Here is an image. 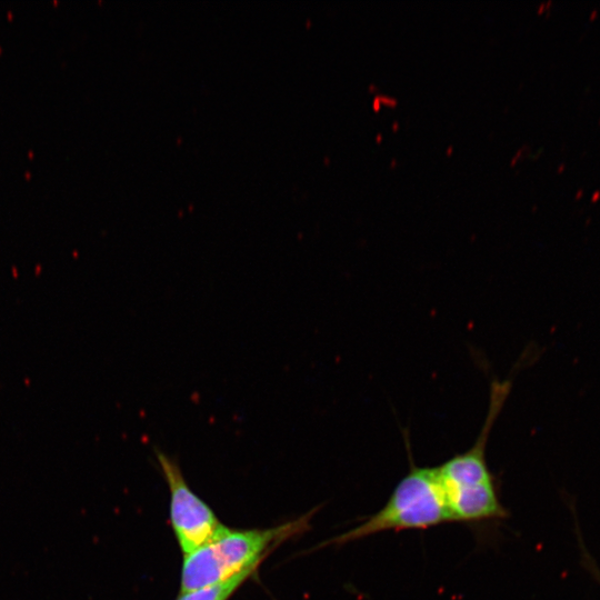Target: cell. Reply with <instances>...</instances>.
I'll list each match as a JSON object with an SVG mask.
<instances>
[{
    "label": "cell",
    "instance_id": "cell-1",
    "mask_svg": "<svg viewBox=\"0 0 600 600\" xmlns=\"http://www.w3.org/2000/svg\"><path fill=\"white\" fill-rule=\"evenodd\" d=\"M509 392V381H492L488 414L476 442L436 467L450 521L474 522L506 516L486 460V447Z\"/></svg>",
    "mask_w": 600,
    "mask_h": 600
},
{
    "label": "cell",
    "instance_id": "cell-2",
    "mask_svg": "<svg viewBox=\"0 0 600 600\" xmlns=\"http://www.w3.org/2000/svg\"><path fill=\"white\" fill-rule=\"evenodd\" d=\"M312 512L268 529L226 528L217 538L184 554L180 593L223 582L260 562L283 541L309 527Z\"/></svg>",
    "mask_w": 600,
    "mask_h": 600
},
{
    "label": "cell",
    "instance_id": "cell-3",
    "mask_svg": "<svg viewBox=\"0 0 600 600\" xmlns=\"http://www.w3.org/2000/svg\"><path fill=\"white\" fill-rule=\"evenodd\" d=\"M446 521L450 516L436 467L412 466L378 512L330 543H348L387 530L427 529Z\"/></svg>",
    "mask_w": 600,
    "mask_h": 600
},
{
    "label": "cell",
    "instance_id": "cell-4",
    "mask_svg": "<svg viewBox=\"0 0 600 600\" xmlns=\"http://www.w3.org/2000/svg\"><path fill=\"white\" fill-rule=\"evenodd\" d=\"M170 491V522L181 551L188 554L217 538L224 527L188 486L176 460L156 450Z\"/></svg>",
    "mask_w": 600,
    "mask_h": 600
},
{
    "label": "cell",
    "instance_id": "cell-5",
    "mask_svg": "<svg viewBox=\"0 0 600 600\" xmlns=\"http://www.w3.org/2000/svg\"><path fill=\"white\" fill-rule=\"evenodd\" d=\"M258 567L250 568L223 582L180 593L177 600H228Z\"/></svg>",
    "mask_w": 600,
    "mask_h": 600
}]
</instances>
